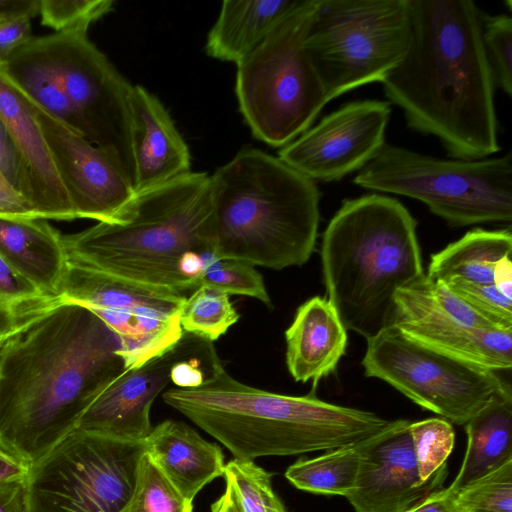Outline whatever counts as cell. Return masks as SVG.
<instances>
[{
  "instance_id": "cell-1",
  "label": "cell",
  "mask_w": 512,
  "mask_h": 512,
  "mask_svg": "<svg viewBox=\"0 0 512 512\" xmlns=\"http://www.w3.org/2000/svg\"><path fill=\"white\" fill-rule=\"evenodd\" d=\"M116 334L64 302L0 349V445L29 465L77 428L126 368Z\"/></svg>"
},
{
  "instance_id": "cell-2",
  "label": "cell",
  "mask_w": 512,
  "mask_h": 512,
  "mask_svg": "<svg viewBox=\"0 0 512 512\" xmlns=\"http://www.w3.org/2000/svg\"><path fill=\"white\" fill-rule=\"evenodd\" d=\"M407 52L381 81L409 128L440 140L454 159L500 151L495 82L482 43L483 13L471 0H409Z\"/></svg>"
},
{
  "instance_id": "cell-3",
  "label": "cell",
  "mask_w": 512,
  "mask_h": 512,
  "mask_svg": "<svg viewBox=\"0 0 512 512\" xmlns=\"http://www.w3.org/2000/svg\"><path fill=\"white\" fill-rule=\"evenodd\" d=\"M209 374L164 392L163 401L240 460L334 450L367 442L397 421L325 402L314 393L290 396L241 383L211 345Z\"/></svg>"
},
{
  "instance_id": "cell-4",
  "label": "cell",
  "mask_w": 512,
  "mask_h": 512,
  "mask_svg": "<svg viewBox=\"0 0 512 512\" xmlns=\"http://www.w3.org/2000/svg\"><path fill=\"white\" fill-rule=\"evenodd\" d=\"M69 264L180 293L215 258L210 176L192 172L136 193L119 222L62 236Z\"/></svg>"
},
{
  "instance_id": "cell-5",
  "label": "cell",
  "mask_w": 512,
  "mask_h": 512,
  "mask_svg": "<svg viewBox=\"0 0 512 512\" xmlns=\"http://www.w3.org/2000/svg\"><path fill=\"white\" fill-rule=\"evenodd\" d=\"M417 222L397 199L372 193L345 200L321 243L327 299L346 330L366 340L396 318V292L425 272Z\"/></svg>"
},
{
  "instance_id": "cell-6",
  "label": "cell",
  "mask_w": 512,
  "mask_h": 512,
  "mask_svg": "<svg viewBox=\"0 0 512 512\" xmlns=\"http://www.w3.org/2000/svg\"><path fill=\"white\" fill-rule=\"evenodd\" d=\"M216 259L281 270L305 264L320 221L315 182L278 157L240 150L210 176Z\"/></svg>"
},
{
  "instance_id": "cell-7",
  "label": "cell",
  "mask_w": 512,
  "mask_h": 512,
  "mask_svg": "<svg viewBox=\"0 0 512 512\" xmlns=\"http://www.w3.org/2000/svg\"><path fill=\"white\" fill-rule=\"evenodd\" d=\"M365 190L424 203L451 227L512 220V155L442 159L385 143L355 176Z\"/></svg>"
},
{
  "instance_id": "cell-8",
  "label": "cell",
  "mask_w": 512,
  "mask_h": 512,
  "mask_svg": "<svg viewBox=\"0 0 512 512\" xmlns=\"http://www.w3.org/2000/svg\"><path fill=\"white\" fill-rule=\"evenodd\" d=\"M318 2L300 0L237 64L240 112L253 135L272 147L300 136L329 102L304 44Z\"/></svg>"
},
{
  "instance_id": "cell-9",
  "label": "cell",
  "mask_w": 512,
  "mask_h": 512,
  "mask_svg": "<svg viewBox=\"0 0 512 512\" xmlns=\"http://www.w3.org/2000/svg\"><path fill=\"white\" fill-rule=\"evenodd\" d=\"M410 37L409 0H319L304 44L330 101L381 82Z\"/></svg>"
},
{
  "instance_id": "cell-10",
  "label": "cell",
  "mask_w": 512,
  "mask_h": 512,
  "mask_svg": "<svg viewBox=\"0 0 512 512\" xmlns=\"http://www.w3.org/2000/svg\"><path fill=\"white\" fill-rule=\"evenodd\" d=\"M29 45L58 82L69 128L107 154L134 188L132 84L89 40L86 30L32 37Z\"/></svg>"
},
{
  "instance_id": "cell-11",
  "label": "cell",
  "mask_w": 512,
  "mask_h": 512,
  "mask_svg": "<svg viewBox=\"0 0 512 512\" xmlns=\"http://www.w3.org/2000/svg\"><path fill=\"white\" fill-rule=\"evenodd\" d=\"M144 441L75 429L30 465V512H120L136 483Z\"/></svg>"
},
{
  "instance_id": "cell-12",
  "label": "cell",
  "mask_w": 512,
  "mask_h": 512,
  "mask_svg": "<svg viewBox=\"0 0 512 512\" xmlns=\"http://www.w3.org/2000/svg\"><path fill=\"white\" fill-rule=\"evenodd\" d=\"M364 374L380 379L423 409L465 425L491 402L512 397L495 371L429 348L391 325L367 339Z\"/></svg>"
},
{
  "instance_id": "cell-13",
  "label": "cell",
  "mask_w": 512,
  "mask_h": 512,
  "mask_svg": "<svg viewBox=\"0 0 512 512\" xmlns=\"http://www.w3.org/2000/svg\"><path fill=\"white\" fill-rule=\"evenodd\" d=\"M60 297L90 309L116 334L128 370L169 351L185 335L180 313L186 297L175 290L68 263Z\"/></svg>"
},
{
  "instance_id": "cell-14",
  "label": "cell",
  "mask_w": 512,
  "mask_h": 512,
  "mask_svg": "<svg viewBox=\"0 0 512 512\" xmlns=\"http://www.w3.org/2000/svg\"><path fill=\"white\" fill-rule=\"evenodd\" d=\"M388 101L347 103L283 146L278 158L314 182L337 181L362 169L385 144Z\"/></svg>"
},
{
  "instance_id": "cell-15",
  "label": "cell",
  "mask_w": 512,
  "mask_h": 512,
  "mask_svg": "<svg viewBox=\"0 0 512 512\" xmlns=\"http://www.w3.org/2000/svg\"><path fill=\"white\" fill-rule=\"evenodd\" d=\"M35 107L76 218L119 222L136 195L130 181L102 150Z\"/></svg>"
},
{
  "instance_id": "cell-16",
  "label": "cell",
  "mask_w": 512,
  "mask_h": 512,
  "mask_svg": "<svg viewBox=\"0 0 512 512\" xmlns=\"http://www.w3.org/2000/svg\"><path fill=\"white\" fill-rule=\"evenodd\" d=\"M410 423L397 419L391 428L360 445L355 485L346 496L355 512H407L443 487L447 465L421 482Z\"/></svg>"
},
{
  "instance_id": "cell-17",
  "label": "cell",
  "mask_w": 512,
  "mask_h": 512,
  "mask_svg": "<svg viewBox=\"0 0 512 512\" xmlns=\"http://www.w3.org/2000/svg\"><path fill=\"white\" fill-rule=\"evenodd\" d=\"M184 335L169 351L115 378L81 417L79 430L124 441H144L152 430L153 401L178 368L206 341Z\"/></svg>"
},
{
  "instance_id": "cell-18",
  "label": "cell",
  "mask_w": 512,
  "mask_h": 512,
  "mask_svg": "<svg viewBox=\"0 0 512 512\" xmlns=\"http://www.w3.org/2000/svg\"><path fill=\"white\" fill-rule=\"evenodd\" d=\"M0 117L19 152L24 175V198L38 218L76 219L61 182L35 104L0 69Z\"/></svg>"
},
{
  "instance_id": "cell-19",
  "label": "cell",
  "mask_w": 512,
  "mask_h": 512,
  "mask_svg": "<svg viewBox=\"0 0 512 512\" xmlns=\"http://www.w3.org/2000/svg\"><path fill=\"white\" fill-rule=\"evenodd\" d=\"M129 104L135 193L189 173V148L160 100L143 86L133 85Z\"/></svg>"
},
{
  "instance_id": "cell-20",
  "label": "cell",
  "mask_w": 512,
  "mask_h": 512,
  "mask_svg": "<svg viewBox=\"0 0 512 512\" xmlns=\"http://www.w3.org/2000/svg\"><path fill=\"white\" fill-rule=\"evenodd\" d=\"M286 364L296 382L314 387L334 373L347 347V330L326 297L314 296L300 305L285 331Z\"/></svg>"
},
{
  "instance_id": "cell-21",
  "label": "cell",
  "mask_w": 512,
  "mask_h": 512,
  "mask_svg": "<svg viewBox=\"0 0 512 512\" xmlns=\"http://www.w3.org/2000/svg\"><path fill=\"white\" fill-rule=\"evenodd\" d=\"M146 454L175 489L193 502L198 492L224 475L221 448L183 422L166 420L144 440Z\"/></svg>"
},
{
  "instance_id": "cell-22",
  "label": "cell",
  "mask_w": 512,
  "mask_h": 512,
  "mask_svg": "<svg viewBox=\"0 0 512 512\" xmlns=\"http://www.w3.org/2000/svg\"><path fill=\"white\" fill-rule=\"evenodd\" d=\"M47 220L0 215V258L42 292L60 297L68 261Z\"/></svg>"
},
{
  "instance_id": "cell-23",
  "label": "cell",
  "mask_w": 512,
  "mask_h": 512,
  "mask_svg": "<svg viewBox=\"0 0 512 512\" xmlns=\"http://www.w3.org/2000/svg\"><path fill=\"white\" fill-rule=\"evenodd\" d=\"M300 0H226L210 29L206 53L236 65L245 59Z\"/></svg>"
},
{
  "instance_id": "cell-24",
  "label": "cell",
  "mask_w": 512,
  "mask_h": 512,
  "mask_svg": "<svg viewBox=\"0 0 512 512\" xmlns=\"http://www.w3.org/2000/svg\"><path fill=\"white\" fill-rule=\"evenodd\" d=\"M394 325L410 339L472 365L495 372L512 366V330L411 322Z\"/></svg>"
},
{
  "instance_id": "cell-25",
  "label": "cell",
  "mask_w": 512,
  "mask_h": 512,
  "mask_svg": "<svg viewBox=\"0 0 512 512\" xmlns=\"http://www.w3.org/2000/svg\"><path fill=\"white\" fill-rule=\"evenodd\" d=\"M467 448L458 474L447 487L453 494L512 460V397L497 399L466 424Z\"/></svg>"
},
{
  "instance_id": "cell-26",
  "label": "cell",
  "mask_w": 512,
  "mask_h": 512,
  "mask_svg": "<svg viewBox=\"0 0 512 512\" xmlns=\"http://www.w3.org/2000/svg\"><path fill=\"white\" fill-rule=\"evenodd\" d=\"M512 253L510 228H476L431 255L426 275L446 282L459 278L476 284H493L499 264Z\"/></svg>"
},
{
  "instance_id": "cell-27",
  "label": "cell",
  "mask_w": 512,
  "mask_h": 512,
  "mask_svg": "<svg viewBox=\"0 0 512 512\" xmlns=\"http://www.w3.org/2000/svg\"><path fill=\"white\" fill-rule=\"evenodd\" d=\"M395 305L394 324L411 322L427 325L492 327L443 282L430 279L426 273L396 292Z\"/></svg>"
},
{
  "instance_id": "cell-28",
  "label": "cell",
  "mask_w": 512,
  "mask_h": 512,
  "mask_svg": "<svg viewBox=\"0 0 512 512\" xmlns=\"http://www.w3.org/2000/svg\"><path fill=\"white\" fill-rule=\"evenodd\" d=\"M15 272L0 258V349L61 305Z\"/></svg>"
},
{
  "instance_id": "cell-29",
  "label": "cell",
  "mask_w": 512,
  "mask_h": 512,
  "mask_svg": "<svg viewBox=\"0 0 512 512\" xmlns=\"http://www.w3.org/2000/svg\"><path fill=\"white\" fill-rule=\"evenodd\" d=\"M360 445L330 450L312 459L300 458L287 468L285 477L303 491L346 497L355 485Z\"/></svg>"
},
{
  "instance_id": "cell-30",
  "label": "cell",
  "mask_w": 512,
  "mask_h": 512,
  "mask_svg": "<svg viewBox=\"0 0 512 512\" xmlns=\"http://www.w3.org/2000/svg\"><path fill=\"white\" fill-rule=\"evenodd\" d=\"M239 318L227 293L199 285L185 299L180 324L184 333L212 343L236 324Z\"/></svg>"
},
{
  "instance_id": "cell-31",
  "label": "cell",
  "mask_w": 512,
  "mask_h": 512,
  "mask_svg": "<svg viewBox=\"0 0 512 512\" xmlns=\"http://www.w3.org/2000/svg\"><path fill=\"white\" fill-rule=\"evenodd\" d=\"M120 512H193V502L175 489L145 452L134 491Z\"/></svg>"
},
{
  "instance_id": "cell-32",
  "label": "cell",
  "mask_w": 512,
  "mask_h": 512,
  "mask_svg": "<svg viewBox=\"0 0 512 512\" xmlns=\"http://www.w3.org/2000/svg\"><path fill=\"white\" fill-rule=\"evenodd\" d=\"M419 478L427 482L447 465L454 444L455 431L444 418H428L409 424Z\"/></svg>"
},
{
  "instance_id": "cell-33",
  "label": "cell",
  "mask_w": 512,
  "mask_h": 512,
  "mask_svg": "<svg viewBox=\"0 0 512 512\" xmlns=\"http://www.w3.org/2000/svg\"><path fill=\"white\" fill-rule=\"evenodd\" d=\"M455 501L462 512H512V460L460 489Z\"/></svg>"
},
{
  "instance_id": "cell-34",
  "label": "cell",
  "mask_w": 512,
  "mask_h": 512,
  "mask_svg": "<svg viewBox=\"0 0 512 512\" xmlns=\"http://www.w3.org/2000/svg\"><path fill=\"white\" fill-rule=\"evenodd\" d=\"M200 285L221 290L228 295L254 297L267 306L271 299L262 275L248 262L237 259H215L204 270Z\"/></svg>"
},
{
  "instance_id": "cell-35",
  "label": "cell",
  "mask_w": 512,
  "mask_h": 512,
  "mask_svg": "<svg viewBox=\"0 0 512 512\" xmlns=\"http://www.w3.org/2000/svg\"><path fill=\"white\" fill-rule=\"evenodd\" d=\"M223 476L241 512H267L272 474L254 461L234 458L225 464Z\"/></svg>"
},
{
  "instance_id": "cell-36",
  "label": "cell",
  "mask_w": 512,
  "mask_h": 512,
  "mask_svg": "<svg viewBox=\"0 0 512 512\" xmlns=\"http://www.w3.org/2000/svg\"><path fill=\"white\" fill-rule=\"evenodd\" d=\"M482 43L495 85L512 94V17L509 14L483 15Z\"/></svg>"
},
{
  "instance_id": "cell-37",
  "label": "cell",
  "mask_w": 512,
  "mask_h": 512,
  "mask_svg": "<svg viewBox=\"0 0 512 512\" xmlns=\"http://www.w3.org/2000/svg\"><path fill=\"white\" fill-rule=\"evenodd\" d=\"M443 283L492 327L512 330V298L494 283L476 284L459 278Z\"/></svg>"
},
{
  "instance_id": "cell-38",
  "label": "cell",
  "mask_w": 512,
  "mask_h": 512,
  "mask_svg": "<svg viewBox=\"0 0 512 512\" xmlns=\"http://www.w3.org/2000/svg\"><path fill=\"white\" fill-rule=\"evenodd\" d=\"M112 0H39L43 25L56 32L86 30L113 10Z\"/></svg>"
},
{
  "instance_id": "cell-39",
  "label": "cell",
  "mask_w": 512,
  "mask_h": 512,
  "mask_svg": "<svg viewBox=\"0 0 512 512\" xmlns=\"http://www.w3.org/2000/svg\"><path fill=\"white\" fill-rule=\"evenodd\" d=\"M0 172L7 182L23 197L25 192V175L19 152L14 141L0 117Z\"/></svg>"
},
{
  "instance_id": "cell-40",
  "label": "cell",
  "mask_w": 512,
  "mask_h": 512,
  "mask_svg": "<svg viewBox=\"0 0 512 512\" xmlns=\"http://www.w3.org/2000/svg\"><path fill=\"white\" fill-rule=\"evenodd\" d=\"M31 19L15 16L0 20V66L33 37Z\"/></svg>"
},
{
  "instance_id": "cell-41",
  "label": "cell",
  "mask_w": 512,
  "mask_h": 512,
  "mask_svg": "<svg viewBox=\"0 0 512 512\" xmlns=\"http://www.w3.org/2000/svg\"><path fill=\"white\" fill-rule=\"evenodd\" d=\"M0 512H30L27 479L0 482Z\"/></svg>"
},
{
  "instance_id": "cell-42",
  "label": "cell",
  "mask_w": 512,
  "mask_h": 512,
  "mask_svg": "<svg viewBox=\"0 0 512 512\" xmlns=\"http://www.w3.org/2000/svg\"><path fill=\"white\" fill-rule=\"evenodd\" d=\"M0 215L38 218L33 207L0 172Z\"/></svg>"
},
{
  "instance_id": "cell-43",
  "label": "cell",
  "mask_w": 512,
  "mask_h": 512,
  "mask_svg": "<svg viewBox=\"0 0 512 512\" xmlns=\"http://www.w3.org/2000/svg\"><path fill=\"white\" fill-rule=\"evenodd\" d=\"M407 512H462L456 504L455 494L448 488L431 493L421 503Z\"/></svg>"
},
{
  "instance_id": "cell-44",
  "label": "cell",
  "mask_w": 512,
  "mask_h": 512,
  "mask_svg": "<svg viewBox=\"0 0 512 512\" xmlns=\"http://www.w3.org/2000/svg\"><path fill=\"white\" fill-rule=\"evenodd\" d=\"M30 465L0 445V482L25 480Z\"/></svg>"
},
{
  "instance_id": "cell-45",
  "label": "cell",
  "mask_w": 512,
  "mask_h": 512,
  "mask_svg": "<svg viewBox=\"0 0 512 512\" xmlns=\"http://www.w3.org/2000/svg\"><path fill=\"white\" fill-rule=\"evenodd\" d=\"M38 14L39 0H0V19Z\"/></svg>"
},
{
  "instance_id": "cell-46",
  "label": "cell",
  "mask_w": 512,
  "mask_h": 512,
  "mask_svg": "<svg viewBox=\"0 0 512 512\" xmlns=\"http://www.w3.org/2000/svg\"><path fill=\"white\" fill-rule=\"evenodd\" d=\"M211 512H241L228 483H226L225 492L222 496L211 505Z\"/></svg>"
},
{
  "instance_id": "cell-47",
  "label": "cell",
  "mask_w": 512,
  "mask_h": 512,
  "mask_svg": "<svg viewBox=\"0 0 512 512\" xmlns=\"http://www.w3.org/2000/svg\"><path fill=\"white\" fill-rule=\"evenodd\" d=\"M267 512H287L279 497L274 493L270 494L267 502Z\"/></svg>"
},
{
  "instance_id": "cell-48",
  "label": "cell",
  "mask_w": 512,
  "mask_h": 512,
  "mask_svg": "<svg viewBox=\"0 0 512 512\" xmlns=\"http://www.w3.org/2000/svg\"><path fill=\"white\" fill-rule=\"evenodd\" d=\"M0 20H2V19H0Z\"/></svg>"
}]
</instances>
